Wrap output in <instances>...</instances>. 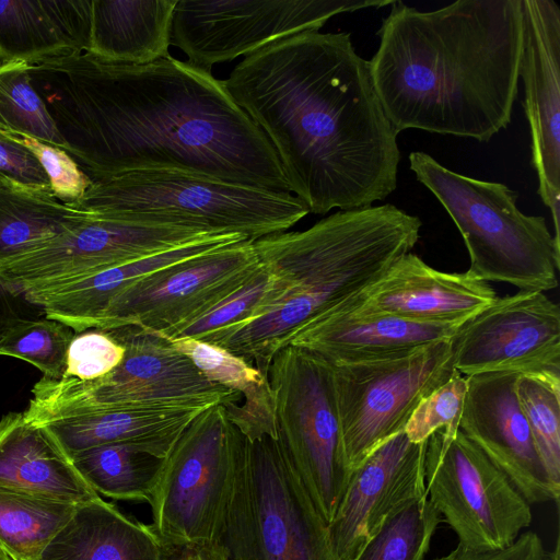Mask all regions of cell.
I'll use <instances>...</instances> for the list:
<instances>
[{"instance_id":"cell-40","label":"cell","mask_w":560,"mask_h":560,"mask_svg":"<svg viewBox=\"0 0 560 560\" xmlns=\"http://www.w3.org/2000/svg\"><path fill=\"white\" fill-rule=\"evenodd\" d=\"M0 180L51 194L49 179L35 155L25 147L2 135H0Z\"/></svg>"},{"instance_id":"cell-33","label":"cell","mask_w":560,"mask_h":560,"mask_svg":"<svg viewBox=\"0 0 560 560\" xmlns=\"http://www.w3.org/2000/svg\"><path fill=\"white\" fill-rule=\"evenodd\" d=\"M272 285V278L259 264L234 292L187 324L159 334L164 338H192L217 346L237 328L259 316Z\"/></svg>"},{"instance_id":"cell-27","label":"cell","mask_w":560,"mask_h":560,"mask_svg":"<svg viewBox=\"0 0 560 560\" xmlns=\"http://www.w3.org/2000/svg\"><path fill=\"white\" fill-rule=\"evenodd\" d=\"M178 0H92L88 52L112 63L147 65L170 57Z\"/></svg>"},{"instance_id":"cell-25","label":"cell","mask_w":560,"mask_h":560,"mask_svg":"<svg viewBox=\"0 0 560 560\" xmlns=\"http://www.w3.org/2000/svg\"><path fill=\"white\" fill-rule=\"evenodd\" d=\"M246 240L240 234L211 235L166 252L114 266L48 292L23 298L43 307L47 318L63 323L75 332H80L94 328L96 320L113 299L141 278L173 264Z\"/></svg>"},{"instance_id":"cell-29","label":"cell","mask_w":560,"mask_h":560,"mask_svg":"<svg viewBox=\"0 0 560 560\" xmlns=\"http://www.w3.org/2000/svg\"><path fill=\"white\" fill-rule=\"evenodd\" d=\"M92 215L51 194L0 180V265L74 229Z\"/></svg>"},{"instance_id":"cell-17","label":"cell","mask_w":560,"mask_h":560,"mask_svg":"<svg viewBox=\"0 0 560 560\" xmlns=\"http://www.w3.org/2000/svg\"><path fill=\"white\" fill-rule=\"evenodd\" d=\"M523 47L518 74L530 133L538 195L550 209L560 246V8L552 0H521Z\"/></svg>"},{"instance_id":"cell-28","label":"cell","mask_w":560,"mask_h":560,"mask_svg":"<svg viewBox=\"0 0 560 560\" xmlns=\"http://www.w3.org/2000/svg\"><path fill=\"white\" fill-rule=\"evenodd\" d=\"M187 355L213 383L238 396L237 405L223 406L231 423L250 442L278 439L275 399L268 377L228 350L192 338H165Z\"/></svg>"},{"instance_id":"cell-8","label":"cell","mask_w":560,"mask_h":560,"mask_svg":"<svg viewBox=\"0 0 560 560\" xmlns=\"http://www.w3.org/2000/svg\"><path fill=\"white\" fill-rule=\"evenodd\" d=\"M219 545L226 560H336L328 524L278 439L248 441Z\"/></svg>"},{"instance_id":"cell-45","label":"cell","mask_w":560,"mask_h":560,"mask_svg":"<svg viewBox=\"0 0 560 560\" xmlns=\"http://www.w3.org/2000/svg\"><path fill=\"white\" fill-rule=\"evenodd\" d=\"M0 560H16V559L0 544Z\"/></svg>"},{"instance_id":"cell-4","label":"cell","mask_w":560,"mask_h":560,"mask_svg":"<svg viewBox=\"0 0 560 560\" xmlns=\"http://www.w3.org/2000/svg\"><path fill=\"white\" fill-rule=\"evenodd\" d=\"M422 222L394 205L339 210L304 231L254 241L272 285L259 316L217 346L267 376L278 351L305 326L377 281L410 253Z\"/></svg>"},{"instance_id":"cell-38","label":"cell","mask_w":560,"mask_h":560,"mask_svg":"<svg viewBox=\"0 0 560 560\" xmlns=\"http://www.w3.org/2000/svg\"><path fill=\"white\" fill-rule=\"evenodd\" d=\"M466 392V376L456 371L416 407L404 429L408 439L422 443L440 429L458 430Z\"/></svg>"},{"instance_id":"cell-26","label":"cell","mask_w":560,"mask_h":560,"mask_svg":"<svg viewBox=\"0 0 560 560\" xmlns=\"http://www.w3.org/2000/svg\"><path fill=\"white\" fill-rule=\"evenodd\" d=\"M167 556L150 525L98 497L77 506L38 560H167Z\"/></svg>"},{"instance_id":"cell-32","label":"cell","mask_w":560,"mask_h":560,"mask_svg":"<svg viewBox=\"0 0 560 560\" xmlns=\"http://www.w3.org/2000/svg\"><path fill=\"white\" fill-rule=\"evenodd\" d=\"M441 522L422 495L392 515L353 560H424Z\"/></svg>"},{"instance_id":"cell-22","label":"cell","mask_w":560,"mask_h":560,"mask_svg":"<svg viewBox=\"0 0 560 560\" xmlns=\"http://www.w3.org/2000/svg\"><path fill=\"white\" fill-rule=\"evenodd\" d=\"M92 0H0V66L88 52Z\"/></svg>"},{"instance_id":"cell-24","label":"cell","mask_w":560,"mask_h":560,"mask_svg":"<svg viewBox=\"0 0 560 560\" xmlns=\"http://www.w3.org/2000/svg\"><path fill=\"white\" fill-rule=\"evenodd\" d=\"M0 486L74 504L101 497L49 430L27 421L23 412H9L0 420Z\"/></svg>"},{"instance_id":"cell-35","label":"cell","mask_w":560,"mask_h":560,"mask_svg":"<svg viewBox=\"0 0 560 560\" xmlns=\"http://www.w3.org/2000/svg\"><path fill=\"white\" fill-rule=\"evenodd\" d=\"M30 63L0 66V133L26 135L63 148L62 139L28 74Z\"/></svg>"},{"instance_id":"cell-15","label":"cell","mask_w":560,"mask_h":560,"mask_svg":"<svg viewBox=\"0 0 560 560\" xmlns=\"http://www.w3.org/2000/svg\"><path fill=\"white\" fill-rule=\"evenodd\" d=\"M260 261L242 241L154 271L121 291L94 328L136 326L164 334L198 317L234 292Z\"/></svg>"},{"instance_id":"cell-5","label":"cell","mask_w":560,"mask_h":560,"mask_svg":"<svg viewBox=\"0 0 560 560\" xmlns=\"http://www.w3.org/2000/svg\"><path fill=\"white\" fill-rule=\"evenodd\" d=\"M74 209L127 222L174 225L250 241L285 232L306 214L291 192L174 172H130L92 179Z\"/></svg>"},{"instance_id":"cell-13","label":"cell","mask_w":560,"mask_h":560,"mask_svg":"<svg viewBox=\"0 0 560 560\" xmlns=\"http://www.w3.org/2000/svg\"><path fill=\"white\" fill-rule=\"evenodd\" d=\"M330 365L351 470L377 446L404 431L419 402L456 372L452 339L404 358Z\"/></svg>"},{"instance_id":"cell-41","label":"cell","mask_w":560,"mask_h":560,"mask_svg":"<svg viewBox=\"0 0 560 560\" xmlns=\"http://www.w3.org/2000/svg\"><path fill=\"white\" fill-rule=\"evenodd\" d=\"M546 549L539 535L523 532L510 546L475 550L457 545L451 552L433 560H544Z\"/></svg>"},{"instance_id":"cell-34","label":"cell","mask_w":560,"mask_h":560,"mask_svg":"<svg viewBox=\"0 0 560 560\" xmlns=\"http://www.w3.org/2000/svg\"><path fill=\"white\" fill-rule=\"evenodd\" d=\"M125 347L106 329L91 328L75 332L58 380L40 378L31 400H42L66 390L98 381L124 359Z\"/></svg>"},{"instance_id":"cell-37","label":"cell","mask_w":560,"mask_h":560,"mask_svg":"<svg viewBox=\"0 0 560 560\" xmlns=\"http://www.w3.org/2000/svg\"><path fill=\"white\" fill-rule=\"evenodd\" d=\"M74 335L71 327L58 320L23 317L0 341V355L26 361L37 368L45 380H58Z\"/></svg>"},{"instance_id":"cell-11","label":"cell","mask_w":560,"mask_h":560,"mask_svg":"<svg viewBox=\"0 0 560 560\" xmlns=\"http://www.w3.org/2000/svg\"><path fill=\"white\" fill-rule=\"evenodd\" d=\"M424 482L429 501L465 548L508 547L532 523L530 504L459 429H440L427 440Z\"/></svg>"},{"instance_id":"cell-2","label":"cell","mask_w":560,"mask_h":560,"mask_svg":"<svg viewBox=\"0 0 560 560\" xmlns=\"http://www.w3.org/2000/svg\"><path fill=\"white\" fill-rule=\"evenodd\" d=\"M223 85L276 150L311 213L371 207L397 187L400 152L350 33L305 31L237 63Z\"/></svg>"},{"instance_id":"cell-30","label":"cell","mask_w":560,"mask_h":560,"mask_svg":"<svg viewBox=\"0 0 560 560\" xmlns=\"http://www.w3.org/2000/svg\"><path fill=\"white\" fill-rule=\"evenodd\" d=\"M78 505L0 486V544L16 560H38Z\"/></svg>"},{"instance_id":"cell-31","label":"cell","mask_w":560,"mask_h":560,"mask_svg":"<svg viewBox=\"0 0 560 560\" xmlns=\"http://www.w3.org/2000/svg\"><path fill=\"white\" fill-rule=\"evenodd\" d=\"M70 459L98 495L147 503L163 462V458L126 444L93 447Z\"/></svg>"},{"instance_id":"cell-16","label":"cell","mask_w":560,"mask_h":560,"mask_svg":"<svg viewBox=\"0 0 560 560\" xmlns=\"http://www.w3.org/2000/svg\"><path fill=\"white\" fill-rule=\"evenodd\" d=\"M452 346L454 366L465 376L560 378V307L541 291L498 298L459 327Z\"/></svg>"},{"instance_id":"cell-3","label":"cell","mask_w":560,"mask_h":560,"mask_svg":"<svg viewBox=\"0 0 560 560\" xmlns=\"http://www.w3.org/2000/svg\"><path fill=\"white\" fill-rule=\"evenodd\" d=\"M369 60L394 131L488 142L505 129L518 93L521 0H458L419 11L394 0Z\"/></svg>"},{"instance_id":"cell-19","label":"cell","mask_w":560,"mask_h":560,"mask_svg":"<svg viewBox=\"0 0 560 560\" xmlns=\"http://www.w3.org/2000/svg\"><path fill=\"white\" fill-rule=\"evenodd\" d=\"M518 376L511 372L466 376L467 392L458 428L529 504L558 502L560 487L545 468L516 396Z\"/></svg>"},{"instance_id":"cell-36","label":"cell","mask_w":560,"mask_h":560,"mask_svg":"<svg viewBox=\"0 0 560 560\" xmlns=\"http://www.w3.org/2000/svg\"><path fill=\"white\" fill-rule=\"evenodd\" d=\"M515 392L545 468L560 487V378L520 375Z\"/></svg>"},{"instance_id":"cell-42","label":"cell","mask_w":560,"mask_h":560,"mask_svg":"<svg viewBox=\"0 0 560 560\" xmlns=\"http://www.w3.org/2000/svg\"><path fill=\"white\" fill-rule=\"evenodd\" d=\"M21 296L0 283V341L21 318Z\"/></svg>"},{"instance_id":"cell-9","label":"cell","mask_w":560,"mask_h":560,"mask_svg":"<svg viewBox=\"0 0 560 560\" xmlns=\"http://www.w3.org/2000/svg\"><path fill=\"white\" fill-rule=\"evenodd\" d=\"M267 377L275 399L278 441L329 524L351 474L332 368L320 357L288 345L273 357Z\"/></svg>"},{"instance_id":"cell-43","label":"cell","mask_w":560,"mask_h":560,"mask_svg":"<svg viewBox=\"0 0 560 560\" xmlns=\"http://www.w3.org/2000/svg\"><path fill=\"white\" fill-rule=\"evenodd\" d=\"M167 560H226L225 555L219 544L174 550L168 552Z\"/></svg>"},{"instance_id":"cell-10","label":"cell","mask_w":560,"mask_h":560,"mask_svg":"<svg viewBox=\"0 0 560 560\" xmlns=\"http://www.w3.org/2000/svg\"><path fill=\"white\" fill-rule=\"evenodd\" d=\"M125 347L122 361L106 376L42 400H30L27 421H46L95 410L147 406L206 409L240 398L207 378L192 361L158 332L136 326L106 329Z\"/></svg>"},{"instance_id":"cell-14","label":"cell","mask_w":560,"mask_h":560,"mask_svg":"<svg viewBox=\"0 0 560 560\" xmlns=\"http://www.w3.org/2000/svg\"><path fill=\"white\" fill-rule=\"evenodd\" d=\"M214 233L93 214L74 229L0 265V283L20 296L48 292L114 266Z\"/></svg>"},{"instance_id":"cell-44","label":"cell","mask_w":560,"mask_h":560,"mask_svg":"<svg viewBox=\"0 0 560 560\" xmlns=\"http://www.w3.org/2000/svg\"><path fill=\"white\" fill-rule=\"evenodd\" d=\"M544 560H560V541L557 538L552 550L546 551Z\"/></svg>"},{"instance_id":"cell-20","label":"cell","mask_w":560,"mask_h":560,"mask_svg":"<svg viewBox=\"0 0 560 560\" xmlns=\"http://www.w3.org/2000/svg\"><path fill=\"white\" fill-rule=\"evenodd\" d=\"M497 299L488 282L467 272L436 270L407 253L372 285L322 317L386 315L418 323L464 324Z\"/></svg>"},{"instance_id":"cell-12","label":"cell","mask_w":560,"mask_h":560,"mask_svg":"<svg viewBox=\"0 0 560 560\" xmlns=\"http://www.w3.org/2000/svg\"><path fill=\"white\" fill-rule=\"evenodd\" d=\"M394 0H178L171 45L211 72L277 40L319 31L334 15L390 5Z\"/></svg>"},{"instance_id":"cell-6","label":"cell","mask_w":560,"mask_h":560,"mask_svg":"<svg viewBox=\"0 0 560 560\" xmlns=\"http://www.w3.org/2000/svg\"><path fill=\"white\" fill-rule=\"evenodd\" d=\"M408 159L417 180L457 226L470 258L468 275L524 291L545 292L558 285L560 247L544 217L517 208L515 190L451 171L422 151Z\"/></svg>"},{"instance_id":"cell-39","label":"cell","mask_w":560,"mask_h":560,"mask_svg":"<svg viewBox=\"0 0 560 560\" xmlns=\"http://www.w3.org/2000/svg\"><path fill=\"white\" fill-rule=\"evenodd\" d=\"M28 149L44 168L52 196L71 205L83 197L92 179L62 148L20 133H0Z\"/></svg>"},{"instance_id":"cell-21","label":"cell","mask_w":560,"mask_h":560,"mask_svg":"<svg viewBox=\"0 0 560 560\" xmlns=\"http://www.w3.org/2000/svg\"><path fill=\"white\" fill-rule=\"evenodd\" d=\"M463 324H430L386 315L325 316L289 342L332 365L387 361L450 340Z\"/></svg>"},{"instance_id":"cell-1","label":"cell","mask_w":560,"mask_h":560,"mask_svg":"<svg viewBox=\"0 0 560 560\" xmlns=\"http://www.w3.org/2000/svg\"><path fill=\"white\" fill-rule=\"evenodd\" d=\"M28 74L62 149L91 179L174 172L291 192L266 135L222 81L187 61L120 65L83 52Z\"/></svg>"},{"instance_id":"cell-23","label":"cell","mask_w":560,"mask_h":560,"mask_svg":"<svg viewBox=\"0 0 560 560\" xmlns=\"http://www.w3.org/2000/svg\"><path fill=\"white\" fill-rule=\"evenodd\" d=\"M203 410L121 406L54 419L42 424L70 458L80 452L108 444L130 445L164 458L185 429Z\"/></svg>"},{"instance_id":"cell-7","label":"cell","mask_w":560,"mask_h":560,"mask_svg":"<svg viewBox=\"0 0 560 560\" xmlns=\"http://www.w3.org/2000/svg\"><path fill=\"white\" fill-rule=\"evenodd\" d=\"M248 440L222 404L201 411L163 458L149 505L167 552L219 544Z\"/></svg>"},{"instance_id":"cell-18","label":"cell","mask_w":560,"mask_h":560,"mask_svg":"<svg viewBox=\"0 0 560 560\" xmlns=\"http://www.w3.org/2000/svg\"><path fill=\"white\" fill-rule=\"evenodd\" d=\"M425 446L427 441L413 443L401 431L351 470L345 493L328 524L336 560H353L392 515L427 495Z\"/></svg>"}]
</instances>
